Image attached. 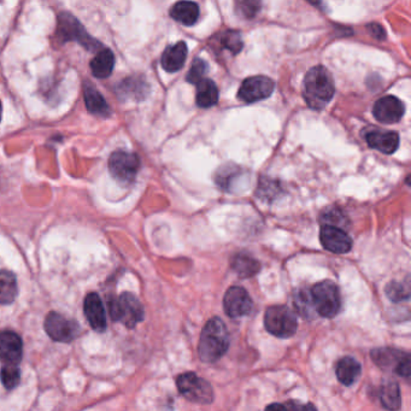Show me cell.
Here are the masks:
<instances>
[{
    "mask_svg": "<svg viewBox=\"0 0 411 411\" xmlns=\"http://www.w3.org/2000/svg\"><path fill=\"white\" fill-rule=\"evenodd\" d=\"M334 93V80L326 68L318 65L307 72L303 95L309 107L313 110H322L331 102Z\"/></svg>",
    "mask_w": 411,
    "mask_h": 411,
    "instance_id": "6da1fadb",
    "label": "cell"
},
{
    "mask_svg": "<svg viewBox=\"0 0 411 411\" xmlns=\"http://www.w3.org/2000/svg\"><path fill=\"white\" fill-rule=\"evenodd\" d=\"M228 348L229 335L224 322L219 318H211L201 332L198 346L199 357L203 362H217Z\"/></svg>",
    "mask_w": 411,
    "mask_h": 411,
    "instance_id": "7a4b0ae2",
    "label": "cell"
},
{
    "mask_svg": "<svg viewBox=\"0 0 411 411\" xmlns=\"http://www.w3.org/2000/svg\"><path fill=\"white\" fill-rule=\"evenodd\" d=\"M313 310L322 318H332L341 308L340 290L334 282L322 281L310 290Z\"/></svg>",
    "mask_w": 411,
    "mask_h": 411,
    "instance_id": "3957f363",
    "label": "cell"
},
{
    "mask_svg": "<svg viewBox=\"0 0 411 411\" xmlns=\"http://www.w3.org/2000/svg\"><path fill=\"white\" fill-rule=\"evenodd\" d=\"M264 326L270 334L286 339L295 334L298 322L295 313L290 308L285 305H274L265 311Z\"/></svg>",
    "mask_w": 411,
    "mask_h": 411,
    "instance_id": "277c9868",
    "label": "cell"
},
{
    "mask_svg": "<svg viewBox=\"0 0 411 411\" xmlns=\"http://www.w3.org/2000/svg\"><path fill=\"white\" fill-rule=\"evenodd\" d=\"M109 310L114 321L121 322L128 328H133L143 321L145 315L143 305L132 293H122L112 300Z\"/></svg>",
    "mask_w": 411,
    "mask_h": 411,
    "instance_id": "5b68a950",
    "label": "cell"
},
{
    "mask_svg": "<svg viewBox=\"0 0 411 411\" xmlns=\"http://www.w3.org/2000/svg\"><path fill=\"white\" fill-rule=\"evenodd\" d=\"M176 386L180 394L189 402L210 404L214 401V391L211 385L194 373L181 374L176 380Z\"/></svg>",
    "mask_w": 411,
    "mask_h": 411,
    "instance_id": "8992f818",
    "label": "cell"
},
{
    "mask_svg": "<svg viewBox=\"0 0 411 411\" xmlns=\"http://www.w3.org/2000/svg\"><path fill=\"white\" fill-rule=\"evenodd\" d=\"M57 39L61 42L65 41H79L81 45L85 46L86 49H98L100 44L98 41L92 39L81 23L77 21V18L67 13L59 16V26H57Z\"/></svg>",
    "mask_w": 411,
    "mask_h": 411,
    "instance_id": "52a82bcc",
    "label": "cell"
},
{
    "mask_svg": "<svg viewBox=\"0 0 411 411\" xmlns=\"http://www.w3.org/2000/svg\"><path fill=\"white\" fill-rule=\"evenodd\" d=\"M371 358L378 366L392 371L403 378H410L411 359L409 353L401 352L397 350L379 349L371 351Z\"/></svg>",
    "mask_w": 411,
    "mask_h": 411,
    "instance_id": "ba28073f",
    "label": "cell"
},
{
    "mask_svg": "<svg viewBox=\"0 0 411 411\" xmlns=\"http://www.w3.org/2000/svg\"><path fill=\"white\" fill-rule=\"evenodd\" d=\"M140 160L135 153L116 151L109 160V169L112 176L120 183H132L138 174Z\"/></svg>",
    "mask_w": 411,
    "mask_h": 411,
    "instance_id": "9c48e42d",
    "label": "cell"
},
{
    "mask_svg": "<svg viewBox=\"0 0 411 411\" xmlns=\"http://www.w3.org/2000/svg\"><path fill=\"white\" fill-rule=\"evenodd\" d=\"M274 91V82L267 77H251L246 79L238 92V98L244 103H255L263 100L272 95Z\"/></svg>",
    "mask_w": 411,
    "mask_h": 411,
    "instance_id": "30bf717a",
    "label": "cell"
},
{
    "mask_svg": "<svg viewBox=\"0 0 411 411\" xmlns=\"http://www.w3.org/2000/svg\"><path fill=\"white\" fill-rule=\"evenodd\" d=\"M45 331L56 341L70 343L79 334V327L61 313H49L45 320Z\"/></svg>",
    "mask_w": 411,
    "mask_h": 411,
    "instance_id": "8fae6325",
    "label": "cell"
},
{
    "mask_svg": "<svg viewBox=\"0 0 411 411\" xmlns=\"http://www.w3.org/2000/svg\"><path fill=\"white\" fill-rule=\"evenodd\" d=\"M224 308L229 318H242L252 311L254 303L245 288L233 286L224 295Z\"/></svg>",
    "mask_w": 411,
    "mask_h": 411,
    "instance_id": "7c38bea8",
    "label": "cell"
},
{
    "mask_svg": "<svg viewBox=\"0 0 411 411\" xmlns=\"http://www.w3.org/2000/svg\"><path fill=\"white\" fill-rule=\"evenodd\" d=\"M320 240L326 250L338 255L348 254L352 249V240L349 234L333 224L322 227Z\"/></svg>",
    "mask_w": 411,
    "mask_h": 411,
    "instance_id": "4fadbf2b",
    "label": "cell"
},
{
    "mask_svg": "<svg viewBox=\"0 0 411 411\" xmlns=\"http://www.w3.org/2000/svg\"><path fill=\"white\" fill-rule=\"evenodd\" d=\"M405 107L402 100L394 95H386L379 99L373 107V114L378 121L385 125H392L402 120Z\"/></svg>",
    "mask_w": 411,
    "mask_h": 411,
    "instance_id": "5bb4252c",
    "label": "cell"
},
{
    "mask_svg": "<svg viewBox=\"0 0 411 411\" xmlns=\"http://www.w3.org/2000/svg\"><path fill=\"white\" fill-rule=\"evenodd\" d=\"M84 311H85L86 318L90 322L91 327L94 331L103 333L107 329V311L104 308L103 302L100 300L97 293H90L87 295L84 305Z\"/></svg>",
    "mask_w": 411,
    "mask_h": 411,
    "instance_id": "9a60e30c",
    "label": "cell"
},
{
    "mask_svg": "<svg viewBox=\"0 0 411 411\" xmlns=\"http://www.w3.org/2000/svg\"><path fill=\"white\" fill-rule=\"evenodd\" d=\"M23 344L15 332H0V359L6 363H16L22 358Z\"/></svg>",
    "mask_w": 411,
    "mask_h": 411,
    "instance_id": "2e32d148",
    "label": "cell"
},
{
    "mask_svg": "<svg viewBox=\"0 0 411 411\" xmlns=\"http://www.w3.org/2000/svg\"><path fill=\"white\" fill-rule=\"evenodd\" d=\"M368 145L386 155H392L399 146V135L391 130H371L366 135Z\"/></svg>",
    "mask_w": 411,
    "mask_h": 411,
    "instance_id": "e0dca14e",
    "label": "cell"
},
{
    "mask_svg": "<svg viewBox=\"0 0 411 411\" xmlns=\"http://www.w3.org/2000/svg\"><path fill=\"white\" fill-rule=\"evenodd\" d=\"M187 59V45L180 41L175 45L166 47L164 54L162 56L161 64L163 69L168 72H179L185 65Z\"/></svg>",
    "mask_w": 411,
    "mask_h": 411,
    "instance_id": "ac0fdd59",
    "label": "cell"
},
{
    "mask_svg": "<svg viewBox=\"0 0 411 411\" xmlns=\"http://www.w3.org/2000/svg\"><path fill=\"white\" fill-rule=\"evenodd\" d=\"M170 16L185 26H193L199 18V6L193 1L180 0L170 9Z\"/></svg>",
    "mask_w": 411,
    "mask_h": 411,
    "instance_id": "d6986e66",
    "label": "cell"
},
{
    "mask_svg": "<svg viewBox=\"0 0 411 411\" xmlns=\"http://www.w3.org/2000/svg\"><path fill=\"white\" fill-rule=\"evenodd\" d=\"M361 371H362L361 364L352 357L341 358L335 368L338 380L345 386H350L353 382H356L361 375Z\"/></svg>",
    "mask_w": 411,
    "mask_h": 411,
    "instance_id": "ffe728a7",
    "label": "cell"
},
{
    "mask_svg": "<svg viewBox=\"0 0 411 411\" xmlns=\"http://www.w3.org/2000/svg\"><path fill=\"white\" fill-rule=\"evenodd\" d=\"M197 85V94H196V103L198 107L203 109L214 107L219 102V88L214 81L210 79H203L196 84Z\"/></svg>",
    "mask_w": 411,
    "mask_h": 411,
    "instance_id": "44dd1931",
    "label": "cell"
},
{
    "mask_svg": "<svg viewBox=\"0 0 411 411\" xmlns=\"http://www.w3.org/2000/svg\"><path fill=\"white\" fill-rule=\"evenodd\" d=\"M115 67V56L110 49H102L91 62V70L94 77L107 79L111 75Z\"/></svg>",
    "mask_w": 411,
    "mask_h": 411,
    "instance_id": "7402d4cb",
    "label": "cell"
},
{
    "mask_svg": "<svg viewBox=\"0 0 411 411\" xmlns=\"http://www.w3.org/2000/svg\"><path fill=\"white\" fill-rule=\"evenodd\" d=\"M85 103L87 110L93 114L95 116H107L110 114V107L107 105L103 95L99 93L98 91L94 88L93 86L86 85L85 91Z\"/></svg>",
    "mask_w": 411,
    "mask_h": 411,
    "instance_id": "603a6c76",
    "label": "cell"
},
{
    "mask_svg": "<svg viewBox=\"0 0 411 411\" xmlns=\"http://www.w3.org/2000/svg\"><path fill=\"white\" fill-rule=\"evenodd\" d=\"M148 91V84L141 79H137V77L125 79L117 88L118 95L121 98L125 99H144L146 97Z\"/></svg>",
    "mask_w": 411,
    "mask_h": 411,
    "instance_id": "cb8c5ba5",
    "label": "cell"
},
{
    "mask_svg": "<svg viewBox=\"0 0 411 411\" xmlns=\"http://www.w3.org/2000/svg\"><path fill=\"white\" fill-rule=\"evenodd\" d=\"M17 280L9 270H0V304H11L17 295Z\"/></svg>",
    "mask_w": 411,
    "mask_h": 411,
    "instance_id": "d4e9b609",
    "label": "cell"
},
{
    "mask_svg": "<svg viewBox=\"0 0 411 411\" xmlns=\"http://www.w3.org/2000/svg\"><path fill=\"white\" fill-rule=\"evenodd\" d=\"M232 268L240 277H252L258 273L261 264L247 254H239L233 258Z\"/></svg>",
    "mask_w": 411,
    "mask_h": 411,
    "instance_id": "484cf974",
    "label": "cell"
},
{
    "mask_svg": "<svg viewBox=\"0 0 411 411\" xmlns=\"http://www.w3.org/2000/svg\"><path fill=\"white\" fill-rule=\"evenodd\" d=\"M381 404L386 409L389 410H397L401 408L402 404V397H401V389L394 381H389L381 386L380 389Z\"/></svg>",
    "mask_w": 411,
    "mask_h": 411,
    "instance_id": "4316f807",
    "label": "cell"
},
{
    "mask_svg": "<svg viewBox=\"0 0 411 411\" xmlns=\"http://www.w3.org/2000/svg\"><path fill=\"white\" fill-rule=\"evenodd\" d=\"M0 380L4 385L5 389H15L21 380V371L15 363H8L0 371Z\"/></svg>",
    "mask_w": 411,
    "mask_h": 411,
    "instance_id": "83f0119b",
    "label": "cell"
},
{
    "mask_svg": "<svg viewBox=\"0 0 411 411\" xmlns=\"http://www.w3.org/2000/svg\"><path fill=\"white\" fill-rule=\"evenodd\" d=\"M219 42L222 44L224 49H228L232 54H238L242 49V34L237 31H224L219 38Z\"/></svg>",
    "mask_w": 411,
    "mask_h": 411,
    "instance_id": "f1b7e54d",
    "label": "cell"
},
{
    "mask_svg": "<svg viewBox=\"0 0 411 411\" xmlns=\"http://www.w3.org/2000/svg\"><path fill=\"white\" fill-rule=\"evenodd\" d=\"M238 176H239V168L227 164V166H222L217 170L216 183L228 191L232 187V183L237 180Z\"/></svg>",
    "mask_w": 411,
    "mask_h": 411,
    "instance_id": "f546056e",
    "label": "cell"
},
{
    "mask_svg": "<svg viewBox=\"0 0 411 411\" xmlns=\"http://www.w3.org/2000/svg\"><path fill=\"white\" fill-rule=\"evenodd\" d=\"M262 8V0H235V11L242 18H254Z\"/></svg>",
    "mask_w": 411,
    "mask_h": 411,
    "instance_id": "4dcf8cb0",
    "label": "cell"
},
{
    "mask_svg": "<svg viewBox=\"0 0 411 411\" xmlns=\"http://www.w3.org/2000/svg\"><path fill=\"white\" fill-rule=\"evenodd\" d=\"M295 307L297 311L302 313V316H304V318L305 316L309 318L311 313H315L310 290H302L297 292V295H295Z\"/></svg>",
    "mask_w": 411,
    "mask_h": 411,
    "instance_id": "1f68e13d",
    "label": "cell"
},
{
    "mask_svg": "<svg viewBox=\"0 0 411 411\" xmlns=\"http://www.w3.org/2000/svg\"><path fill=\"white\" fill-rule=\"evenodd\" d=\"M386 295L394 302H403L409 300L410 292L408 285H403V282L392 281L386 287Z\"/></svg>",
    "mask_w": 411,
    "mask_h": 411,
    "instance_id": "d6a6232c",
    "label": "cell"
},
{
    "mask_svg": "<svg viewBox=\"0 0 411 411\" xmlns=\"http://www.w3.org/2000/svg\"><path fill=\"white\" fill-rule=\"evenodd\" d=\"M208 63L201 59H196L193 61L192 67L189 69L187 74V82L196 85L197 82L203 80L208 72Z\"/></svg>",
    "mask_w": 411,
    "mask_h": 411,
    "instance_id": "836d02e7",
    "label": "cell"
},
{
    "mask_svg": "<svg viewBox=\"0 0 411 411\" xmlns=\"http://www.w3.org/2000/svg\"><path fill=\"white\" fill-rule=\"evenodd\" d=\"M368 29H369V33L373 36V38H375V39L380 41L385 40L386 33H385V29L381 26L376 24V23H373L371 26H368Z\"/></svg>",
    "mask_w": 411,
    "mask_h": 411,
    "instance_id": "e575fe53",
    "label": "cell"
},
{
    "mask_svg": "<svg viewBox=\"0 0 411 411\" xmlns=\"http://www.w3.org/2000/svg\"><path fill=\"white\" fill-rule=\"evenodd\" d=\"M310 4L313 5V6H318V8H322L323 4H325V1L326 0H308Z\"/></svg>",
    "mask_w": 411,
    "mask_h": 411,
    "instance_id": "d590c367",
    "label": "cell"
},
{
    "mask_svg": "<svg viewBox=\"0 0 411 411\" xmlns=\"http://www.w3.org/2000/svg\"><path fill=\"white\" fill-rule=\"evenodd\" d=\"M1 114H3V107H1V103H0V121H1Z\"/></svg>",
    "mask_w": 411,
    "mask_h": 411,
    "instance_id": "8d00e7d4",
    "label": "cell"
}]
</instances>
